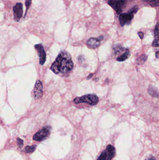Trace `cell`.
Instances as JSON below:
<instances>
[{
    "mask_svg": "<svg viewBox=\"0 0 159 160\" xmlns=\"http://www.w3.org/2000/svg\"><path fill=\"white\" fill-rule=\"evenodd\" d=\"M73 62L70 54L63 51L60 52L55 61L53 63L50 69L56 74L68 73L72 70Z\"/></svg>",
    "mask_w": 159,
    "mask_h": 160,
    "instance_id": "cell-1",
    "label": "cell"
},
{
    "mask_svg": "<svg viewBox=\"0 0 159 160\" xmlns=\"http://www.w3.org/2000/svg\"><path fill=\"white\" fill-rule=\"evenodd\" d=\"M99 99L98 96L95 94H88L77 97L73 100V102L76 104L86 103L91 105H96L99 102Z\"/></svg>",
    "mask_w": 159,
    "mask_h": 160,
    "instance_id": "cell-2",
    "label": "cell"
},
{
    "mask_svg": "<svg viewBox=\"0 0 159 160\" xmlns=\"http://www.w3.org/2000/svg\"><path fill=\"white\" fill-rule=\"evenodd\" d=\"M138 8L137 7H134L127 13L120 14L119 17V21L121 26H124L125 24H130L134 18V14L137 12Z\"/></svg>",
    "mask_w": 159,
    "mask_h": 160,
    "instance_id": "cell-3",
    "label": "cell"
},
{
    "mask_svg": "<svg viewBox=\"0 0 159 160\" xmlns=\"http://www.w3.org/2000/svg\"><path fill=\"white\" fill-rule=\"evenodd\" d=\"M116 154L115 149L114 146L109 144L107 146L98 157L97 160H111Z\"/></svg>",
    "mask_w": 159,
    "mask_h": 160,
    "instance_id": "cell-4",
    "label": "cell"
},
{
    "mask_svg": "<svg viewBox=\"0 0 159 160\" xmlns=\"http://www.w3.org/2000/svg\"><path fill=\"white\" fill-rule=\"evenodd\" d=\"M108 3L119 15L125 7L127 1L125 0H109Z\"/></svg>",
    "mask_w": 159,
    "mask_h": 160,
    "instance_id": "cell-5",
    "label": "cell"
},
{
    "mask_svg": "<svg viewBox=\"0 0 159 160\" xmlns=\"http://www.w3.org/2000/svg\"><path fill=\"white\" fill-rule=\"evenodd\" d=\"M51 130L50 126L43 127L41 130L36 132L34 135L33 139L36 141H41L46 139L50 135Z\"/></svg>",
    "mask_w": 159,
    "mask_h": 160,
    "instance_id": "cell-6",
    "label": "cell"
},
{
    "mask_svg": "<svg viewBox=\"0 0 159 160\" xmlns=\"http://www.w3.org/2000/svg\"><path fill=\"white\" fill-rule=\"evenodd\" d=\"M14 20L18 22L23 17V5L21 3H18L13 7Z\"/></svg>",
    "mask_w": 159,
    "mask_h": 160,
    "instance_id": "cell-7",
    "label": "cell"
},
{
    "mask_svg": "<svg viewBox=\"0 0 159 160\" xmlns=\"http://www.w3.org/2000/svg\"><path fill=\"white\" fill-rule=\"evenodd\" d=\"M43 86L42 82L39 80L36 81L34 89L32 92L33 97L35 99H38L42 97L43 92Z\"/></svg>",
    "mask_w": 159,
    "mask_h": 160,
    "instance_id": "cell-8",
    "label": "cell"
},
{
    "mask_svg": "<svg viewBox=\"0 0 159 160\" xmlns=\"http://www.w3.org/2000/svg\"><path fill=\"white\" fill-rule=\"evenodd\" d=\"M35 48L37 51L38 55L39 57V64L41 65H43L45 63L46 58V54L45 53V50L44 47L41 44L36 45Z\"/></svg>",
    "mask_w": 159,
    "mask_h": 160,
    "instance_id": "cell-9",
    "label": "cell"
},
{
    "mask_svg": "<svg viewBox=\"0 0 159 160\" xmlns=\"http://www.w3.org/2000/svg\"><path fill=\"white\" fill-rule=\"evenodd\" d=\"M100 44V41L97 38H90L87 42V45L91 48H97Z\"/></svg>",
    "mask_w": 159,
    "mask_h": 160,
    "instance_id": "cell-10",
    "label": "cell"
},
{
    "mask_svg": "<svg viewBox=\"0 0 159 160\" xmlns=\"http://www.w3.org/2000/svg\"><path fill=\"white\" fill-rule=\"evenodd\" d=\"M152 45L154 47H159V22L157 23L154 29V40Z\"/></svg>",
    "mask_w": 159,
    "mask_h": 160,
    "instance_id": "cell-11",
    "label": "cell"
},
{
    "mask_svg": "<svg viewBox=\"0 0 159 160\" xmlns=\"http://www.w3.org/2000/svg\"><path fill=\"white\" fill-rule=\"evenodd\" d=\"M130 56V52L128 49L126 50L125 52L122 55L117 58V61H124L129 58Z\"/></svg>",
    "mask_w": 159,
    "mask_h": 160,
    "instance_id": "cell-12",
    "label": "cell"
},
{
    "mask_svg": "<svg viewBox=\"0 0 159 160\" xmlns=\"http://www.w3.org/2000/svg\"><path fill=\"white\" fill-rule=\"evenodd\" d=\"M148 91L151 96L153 97H159V91L154 87H150L148 90Z\"/></svg>",
    "mask_w": 159,
    "mask_h": 160,
    "instance_id": "cell-13",
    "label": "cell"
},
{
    "mask_svg": "<svg viewBox=\"0 0 159 160\" xmlns=\"http://www.w3.org/2000/svg\"><path fill=\"white\" fill-rule=\"evenodd\" d=\"M147 58H148V57L145 54H142L140 56L139 58H138V59H137V63L139 65L143 64L147 60Z\"/></svg>",
    "mask_w": 159,
    "mask_h": 160,
    "instance_id": "cell-14",
    "label": "cell"
},
{
    "mask_svg": "<svg viewBox=\"0 0 159 160\" xmlns=\"http://www.w3.org/2000/svg\"><path fill=\"white\" fill-rule=\"evenodd\" d=\"M36 148V145H32L31 146H28L24 148V151L26 153H32L35 151Z\"/></svg>",
    "mask_w": 159,
    "mask_h": 160,
    "instance_id": "cell-15",
    "label": "cell"
},
{
    "mask_svg": "<svg viewBox=\"0 0 159 160\" xmlns=\"http://www.w3.org/2000/svg\"><path fill=\"white\" fill-rule=\"evenodd\" d=\"M149 3L151 6H159V0H149Z\"/></svg>",
    "mask_w": 159,
    "mask_h": 160,
    "instance_id": "cell-16",
    "label": "cell"
},
{
    "mask_svg": "<svg viewBox=\"0 0 159 160\" xmlns=\"http://www.w3.org/2000/svg\"><path fill=\"white\" fill-rule=\"evenodd\" d=\"M32 0H26V1H25V5L26 6L27 9L26 10V12H25V15H24V18L26 16L28 9H29V7H30V5H31V3H32Z\"/></svg>",
    "mask_w": 159,
    "mask_h": 160,
    "instance_id": "cell-17",
    "label": "cell"
},
{
    "mask_svg": "<svg viewBox=\"0 0 159 160\" xmlns=\"http://www.w3.org/2000/svg\"><path fill=\"white\" fill-rule=\"evenodd\" d=\"M17 146L19 148H21L23 145V140L20 139L19 138H18L17 139Z\"/></svg>",
    "mask_w": 159,
    "mask_h": 160,
    "instance_id": "cell-18",
    "label": "cell"
},
{
    "mask_svg": "<svg viewBox=\"0 0 159 160\" xmlns=\"http://www.w3.org/2000/svg\"><path fill=\"white\" fill-rule=\"evenodd\" d=\"M138 35H139L140 38L141 39H142L143 37H144V34H143V32H139L138 33Z\"/></svg>",
    "mask_w": 159,
    "mask_h": 160,
    "instance_id": "cell-19",
    "label": "cell"
},
{
    "mask_svg": "<svg viewBox=\"0 0 159 160\" xmlns=\"http://www.w3.org/2000/svg\"><path fill=\"white\" fill-rule=\"evenodd\" d=\"M145 160H156V159H155V158L154 157V156H150Z\"/></svg>",
    "mask_w": 159,
    "mask_h": 160,
    "instance_id": "cell-20",
    "label": "cell"
},
{
    "mask_svg": "<svg viewBox=\"0 0 159 160\" xmlns=\"http://www.w3.org/2000/svg\"><path fill=\"white\" fill-rule=\"evenodd\" d=\"M93 74H90V75H89V76H88L87 78V79L88 80L89 79H91V78H92V77H93Z\"/></svg>",
    "mask_w": 159,
    "mask_h": 160,
    "instance_id": "cell-21",
    "label": "cell"
},
{
    "mask_svg": "<svg viewBox=\"0 0 159 160\" xmlns=\"http://www.w3.org/2000/svg\"><path fill=\"white\" fill-rule=\"evenodd\" d=\"M156 55V57L157 59H159V51L157 52L156 53V55Z\"/></svg>",
    "mask_w": 159,
    "mask_h": 160,
    "instance_id": "cell-22",
    "label": "cell"
},
{
    "mask_svg": "<svg viewBox=\"0 0 159 160\" xmlns=\"http://www.w3.org/2000/svg\"><path fill=\"white\" fill-rule=\"evenodd\" d=\"M98 38V39H99V41H102V40H103V36H99V37Z\"/></svg>",
    "mask_w": 159,
    "mask_h": 160,
    "instance_id": "cell-23",
    "label": "cell"
},
{
    "mask_svg": "<svg viewBox=\"0 0 159 160\" xmlns=\"http://www.w3.org/2000/svg\"><path fill=\"white\" fill-rule=\"evenodd\" d=\"M134 1V0H125V1H127H127Z\"/></svg>",
    "mask_w": 159,
    "mask_h": 160,
    "instance_id": "cell-24",
    "label": "cell"
}]
</instances>
